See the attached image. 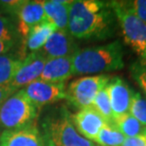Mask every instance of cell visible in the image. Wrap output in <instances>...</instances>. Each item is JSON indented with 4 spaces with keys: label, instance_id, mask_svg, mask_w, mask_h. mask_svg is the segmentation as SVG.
I'll use <instances>...</instances> for the list:
<instances>
[{
    "label": "cell",
    "instance_id": "cell-1",
    "mask_svg": "<svg viewBox=\"0 0 146 146\" xmlns=\"http://www.w3.org/2000/svg\"><path fill=\"white\" fill-rule=\"evenodd\" d=\"M116 23L110 2L78 0L70 5L68 31L77 39H106L113 36Z\"/></svg>",
    "mask_w": 146,
    "mask_h": 146
},
{
    "label": "cell",
    "instance_id": "cell-2",
    "mask_svg": "<svg viewBox=\"0 0 146 146\" xmlns=\"http://www.w3.org/2000/svg\"><path fill=\"white\" fill-rule=\"evenodd\" d=\"M123 48L119 41L79 49L72 56L73 75L115 71L124 66Z\"/></svg>",
    "mask_w": 146,
    "mask_h": 146
},
{
    "label": "cell",
    "instance_id": "cell-3",
    "mask_svg": "<svg viewBox=\"0 0 146 146\" xmlns=\"http://www.w3.org/2000/svg\"><path fill=\"white\" fill-rule=\"evenodd\" d=\"M110 4L125 43L139 55V63L146 68V24L133 13L127 1H112Z\"/></svg>",
    "mask_w": 146,
    "mask_h": 146
},
{
    "label": "cell",
    "instance_id": "cell-4",
    "mask_svg": "<svg viewBox=\"0 0 146 146\" xmlns=\"http://www.w3.org/2000/svg\"><path fill=\"white\" fill-rule=\"evenodd\" d=\"M38 110L27 97L24 90L20 89L0 107V127L11 130L33 123Z\"/></svg>",
    "mask_w": 146,
    "mask_h": 146
},
{
    "label": "cell",
    "instance_id": "cell-5",
    "mask_svg": "<svg viewBox=\"0 0 146 146\" xmlns=\"http://www.w3.org/2000/svg\"><path fill=\"white\" fill-rule=\"evenodd\" d=\"M44 128V139H46V146H97L80 135L71 118L66 115L49 119Z\"/></svg>",
    "mask_w": 146,
    "mask_h": 146
},
{
    "label": "cell",
    "instance_id": "cell-6",
    "mask_svg": "<svg viewBox=\"0 0 146 146\" xmlns=\"http://www.w3.org/2000/svg\"><path fill=\"white\" fill-rule=\"evenodd\" d=\"M111 80L109 75H95L72 81L66 89V98L79 109L92 106L96 95L106 87Z\"/></svg>",
    "mask_w": 146,
    "mask_h": 146
},
{
    "label": "cell",
    "instance_id": "cell-7",
    "mask_svg": "<svg viewBox=\"0 0 146 146\" xmlns=\"http://www.w3.org/2000/svg\"><path fill=\"white\" fill-rule=\"evenodd\" d=\"M25 94L38 109L66 98L65 83H48L36 80L27 86L24 89Z\"/></svg>",
    "mask_w": 146,
    "mask_h": 146
},
{
    "label": "cell",
    "instance_id": "cell-8",
    "mask_svg": "<svg viewBox=\"0 0 146 146\" xmlns=\"http://www.w3.org/2000/svg\"><path fill=\"white\" fill-rule=\"evenodd\" d=\"M46 58L38 50L31 52L22 60L21 66L16 71L10 84L15 90L26 87L39 79L46 62Z\"/></svg>",
    "mask_w": 146,
    "mask_h": 146
},
{
    "label": "cell",
    "instance_id": "cell-9",
    "mask_svg": "<svg viewBox=\"0 0 146 146\" xmlns=\"http://www.w3.org/2000/svg\"><path fill=\"white\" fill-rule=\"evenodd\" d=\"M79 50L78 45L75 43L68 31L56 30L48 38L46 43L39 51L46 59L59 57L73 56Z\"/></svg>",
    "mask_w": 146,
    "mask_h": 146
},
{
    "label": "cell",
    "instance_id": "cell-10",
    "mask_svg": "<svg viewBox=\"0 0 146 146\" xmlns=\"http://www.w3.org/2000/svg\"><path fill=\"white\" fill-rule=\"evenodd\" d=\"M0 146H46L44 137L33 123L0 134Z\"/></svg>",
    "mask_w": 146,
    "mask_h": 146
},
{
    "label": "cell",
    "instance_id": "cell-11",
    "mask_svg": "<svg viewBox=\"0 0 146 146\" xmlns=\"http://www.w3.org/2000/svg\"><path fill=\"white\" fill-rule=\"evenodd\" d=\"M75 128L84 138L94 141L100 130L107 122L92 106L80 109L71 116Z\"/></svg>",
    "mask_w": 146,
    "mask_h": 146
},
{
    "label": "cell",
    "instance_id": "cell-12",
    "mask_svg": "<svg viewBox=\"0 0 146 146\" xmlns=\"http://www.w3.org/2000/svg\"><path fill=\"white\" fill-rule=\"evenodd\" d=\"M106 88L108 93L114 117L129 113L134 93L126 82L119 77L111 78Z\"/></svg>",
    "mask_w": 146,
    "mask_h": 146
},
{
    "label": "cell",
    "instance_id": "cell-13",
    "mask_svg": "<svg viewBox=\"0 0 146 146\" xmlns=\"http://www.w3.org/2000/svg\"><path fill=\"white\" fill-rule=\"evenodd\" d=\"M18 31L26 39L31 29L46 20L44 1H25L18 11Z\"/></svg>",
    "mask_w": 146,
    "mask_h": 146
},
{
    "label": "cell",
    "instance_id": "cell-14",
    "mask_svg": "<svg viewBox=\"0 0 146 146\" xmlns=\"http://www.w3.org/2000/svg\"><path fill=\"white\" fill-rule=\"evenodd\" d=\"M73 75L72 57L48 59L38 80L48 83H64Z\"/></svg>",
    "mask_w": 146,
    "mask_h": 146
},
{
    "label": "cell",
    "instance_id": "cell-15",
    "mask_svg": "<svg viewBox=\"0 0 146 146\" xmlns=\"http://www.w3.org/2000/svg\"><path fill=\"white\" fill-rule=\"evenodd\" d=\"M72 1L66 0H51L44 1L46 20L59 31H68L69 9Z\"/></svg>",
    "mask_w": 146,
    "mask_h": 146
},
{
    "label": "cell",
    "instance_id": "cell-16",
    "mask_svg": "<svg viewBox=\"0 0 146 146\" xmlns=\"http://www.w3.org/2000/svg\"><path fill=\"white\" fill-rule=\"evenodd\" d=\"M55 31H56V28L48 20H45L44 22L33 27L24 41V48H23L21 59H24L27 50L31 53V52H35L41 49Z\"/></svg>",
    "mask_w": 146,
    "mask_h": 146
},
{
    "label": "cell",
    "instance_id": "cell-17",
    "mask_svg": "<svg viewBox=\"0 0 146 146\" xmlns=\"http://www.w3.org/2000/svg\"><path fill=\"white\" fill-rule=\"evenodd\" d=\"M112 124L126 139L134 138L139 135H145L146 127H144L138 119L134 118L130 113L114 117Z\"/></svg>",
    "mask_w": 146,
    "mask_h": 146
},
{
    "label": "cell",
    "instance_id": "cell-18",
    "mask_svg": "<svg viewBox=\"0 0 146 146\" xmlns=\"http://www.w3.org/2000/svg\"><path fill=\"white\" fill-rule=\"evenodd\" d=\"M22 59L10 54L0 55V86L9 84L21 66Z\"/></svg>",
    "mask_w": 146,
    "mask_h": 146
},
{
    "label": "cell",
    "instance_id": "cell-19",
    "mask_svg": "<svg viewBox=\"0 0 146 146\" xmlns=\"http://www.w3.org/2000/svg\"><path fill=\"white\" fill-rule=\"evenodd\" d=\"M125 139L126 138L113 124L106 123L100 130L94 141L100 146H121Z\"/></svg>",
    "mask_w": 146,
    "mask_h": 146
},
{
    "label": "cell",
    "instance_id": "cell-20",
    "mask_svg": "<svg viewBox=\"0 0 146 146\" xmlns=\"http://www.w3.org/2000/svg\"><path fill=\"white\" fill-rule=\"evenodd\" d=\"M92 107L106 119V121L107 123L108 124L113 123L114 115L112 112V108H111L108 93H107L106 87L102 89L101 91L96 95L94 102H93V104H92Z\"/></svg>",
    "mask_w": 146,
    "mask_h": 146
},
{
    "label": "cell",
    "instance_id": "cell-21",
    "mask_svg": "<svg viewBox=\"0 0 146 146\" xmlns=\"http://www.w3.org/2000/svg\"><path fill=\"white\" fill-rule=\"evenodd\" d=\"M129 113L146 127V99L142 97L141 93L133 94Z\"/></svg>",
    "mask_w": 146,
    "mask_h": 146
},
{
    "label": "cell",
    "instance_id": "cell-22",
    "mask_svg": "<svg viewBox=\"0 0 146 146\" xmlns=\"http://www.w3.org/2000/svg\"><path fill=\"white\" fill-rule=\"evenodd\" d=\"M130 72L133 79L139 84L146 96V68L139 62H136L130 66Z\"/></svg>",
    "mask_w": 146,
    "mask_h": 146
},
{
    "label": "cell",
    "instance_id": "cell-23",
    "mask_svg": "<svg viewBox=\"0 0 146 146\" xmlns=\"http://www.w3.org/2000/svg\"><path fill=\"white\" fill-rule=\"evenodd\" d=\"M15 29L13 23L4 16H0V42L14 41Z\"/></svg>",
    "mask_w": 146,
    "mask_h": 146
},
{
    "label": "cell",
    "instance_id": "cell-24",
    "mask_svg": "<svg viewBox=\"0 0 146 146\" xmlns=\"http://www.w3.org/2000/svg\"><path fill=\"white\" fill-rule=\"evenodd\" d=\"M127 2L133 13L146 24V0H134Z\"/></svg>",
    "mask_w": 146,
    "mask_h": 146
},
{
    "label": "cell",
    "instance_id": "cell-25",
    "mask_svg": "<svg viewBox=\"0 0 146 146\" xmlns=\"http://www.w3.org/2000/svg\"><path fill=\"white\" fill-rule=\"evenodd\" d=\"M15 92H16V90L13 88L10 84L0 86V107H1L3 106V104Z\"/></svg>",
    "mask_w": 146,
    "mask_h": 146
},
{
    "label": "cell",
    "instance_id": "cell-26",
    "mask_svg": "<svg viewBox=\"0 0 146 146\" xmlns=\"http://www.w3.org/2000/svg\"><path fill=\"white\" fill-rule=\"evenodd\" d=\"M24 0H11V1H0V6L4 7V9L8 11L11 13H17L20 7L24 4Z\"/></svg>",
    "mask_w": 146,
    "mask_h": 146
},
{
    "label": "cell",
    "instance_id": "cell-27",
    "mask_svg": "<svg viewBox=\"0 0 146 146\" xmlns=\"http://www.w3.org/2000/svg\"><path fill=\"white\" fill-rule=\"evenodd\" d=\"M121 146H146V135L125 139L124 142Z\"/></svg>",
    "mask_w": 146,
    "mask_h": 146
},
{
    "label": "cell",
    "instance_id": "cell-28",
    "mask_svg": "<svg viewBox=\"0 0 146 146\" xmlns=\"http://www.w3.org/2000/svg\"><path fill=\"white\" fill-rule=\"evenodd\" d=\"M15 41H2L0 42V55L5 54L13 48Z\"/></svg>",
    "mask_w": 146,
    "mask_h": 146
},
{
    "label": "cell",
    "instance_id": "cell-29",
    "mask_svg": "<svg viewBox=\"0 0 146 146\" xmlns=\"http://www.w3.org/2000/svg\"><path fill=\"white\" fill-rule=\"evenodd\" d=\"M145 135H146V131H145Z\"/></svg>",
    "mask_w": 146,
    "mask_h": 146
}]
</instances>
